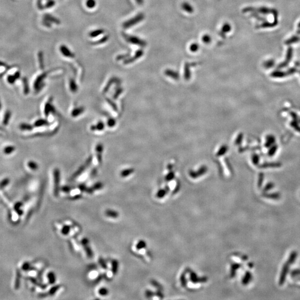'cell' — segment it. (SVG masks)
Instances as JSON below:
<instances>
[{"label":"cell","instance_id":"cell-1","mask_svg":"<svg viewBox=\"0 0 300 300\" xmlns=\"http://www.w3.org/2000/svg\"><path fill=\"white\" fill-rule=\"evenodd\" d=\"M144 18V15L143 13H139L136 16L130 19L129 20L126 21L124 22L123 24V27L125 29L130 28L131 27H132L134 26L135 24H137L143 20Z\"/></svg>","mask_w":300,"mask_h":300},{"label":"cell","instance_id":"cell-2","mask_svg":"<svg viewBox=\"0 0 300 300\" xmlns=\"http://www.w3.org/2000/svg\"><path fill=\"white\" fill-rule=\"evenodd\" d=\"M54 177V195L57 196L60 190V172L58 168L55 169L53 172Z\"/></svg>","mask_w":300,"mask_h":300},{"label":"cell","instance_id":"cell-3","mask_svg":"<svg viewBox=\"0 0 300 300\" xmlns=\"http://www.w3.org/2000/svg\"><path fill=\"white\" fill-rule=\"evenodd\" d=\"M123 35L124 38L126 39V40L131 44L141 46H146V42L144 41L139 38L137 37L129 36V35H125V34Z\"/></svg>","mask_w":300,"mask_h":300},{"label":"cell","instance_id":"cell-4","mask_svg":"<svg viewBox=\"0 0 300 300\" xmlns=\"http://www.w3.org/2000/svg\"><path fill=\"white\" fill-rule=\"evenodd\" d=\"M47 75V73L45 72V73H42V75H41L37 78L36 80H35V83H34V88L36 91H39L42 89V85H43L44 81Z\"/></svg>","mask_w":300,"mask_h":300},{"label":"cell","instance_id":"cell-5","mask_svg":"<svg viewBox=\"0 0 300 300\" xmlns=\"http://www.w3.org/2000/svg\"><path fill=\"white\" fill-rule=\"evenodd\" d=\"M91 161H92V157H89V158H88L87 160L86 161L85 165H83V166L80 167L79 168V169L72 175V176L71 180H73V179H76L77 176H78L80 174H81L82 172H83V171L85 170L86 168L89 166L90 163H91Z\"/></svg>","mask_w":300,"mask_h":300},{"label":"cell","instance_id":"cell-6","mask_svg":"<svg viewBox=\"0 0 300 300\" xmlns=\"http://www.w3.org/2000/svg\"><path fill=\"white\" fill-rule=\"evenodd\" d=\"M60 50L61 51L62 54L65 56V57H69V58H73L75 57L74 53L72 52L65 45H62L60 47Z\"/></svg>","mask_w":300,"mask_h":300},{"label":"cell","instance_id":"cell-7","mask_svg":"<svg viewBox=\"0 0 300 300\" xmlns=\"http://www.w3.org/2000/svg\"><path fill=\"white\" fill-rule=\"evenodd\" d=\"M82 244L84 246L86 253L87 254L89 257H92L93 256V253L89 246V240L86 239H83L82 240Z\"/></svg>","mask_w":300,"mask_h":300},{"label":"cell","instance_id":"cell-8","mask_svg":"<svg viewBox=\"0 0 300 300\" xmlns=\"http://www.w3.org/2000/svg\"><path fill=\"white\" fill-rule=\"evenodd\" d=\"M143 54V52L142 51V50H138V51L136 53V54L134 55V57L130 58L128 59V60H126V61L124 62V63L125 64H130V63H132L134 61H135L136 60H137V59L139 58L140 57H141Z\"/></svg>","mask_w":300,"mask_h":300},{"label":"cell","instance_id":"cell-9","mask_svg":"<svg viewBox=\"0 0 300 300\" xmlns=\"http://www.w3.org/2000/svg\"><path fill=\"white\" fill-rule=\"evenodd\" d=\"M103 150V146L102 145V144L101 143L98 144L96 146V151L97 152L98 161L100 163L102 162V154Z\"/></svg>","mask_w":300,"mask_h":300},{"label":"cell","instance_id":"cell-10","mask_svg":"<svg viewBox=\"0 0 300 300\" xmlns=\"http://www.w3.org/2000/svg\"><path fill=\"white\" fill-rule=\"evenodd\" d=\"M55 112V109H54V107L53 106L52 104L51 103V102L50 101V102H47L46 105H45V116L47 117L49 115V114H50V112Z\"/></svg>","mask_w":300,"mask_h":300},{"label":"cell","instance_id":"cell-11","mask_svg":"<svg viewBox=\"0 0 300 300\" xmlns=\"http://www.w3.org/2000/svg\"><path fill=\"white\" fill-rule=\"evenodd\" d=\"M84 111H85V109L83 107H78L77 109H75L72 111V113H71L72 116L74 117L78 116L81 114H82L84 112Z\"/></svg>","mask_w":300,"mask_h":300},{"label":"cell","instance_id":"cell-12","mask_svg":"<svg viewBox=\"0 0 300 300\" xmlns=\"http://www.w3.org/2000/svg\"><path fill=\"white\" fill-rule=\"evenodd\" d=\"M105 214L107 217H109L112 219H116L118 217V213L117 212L112 210H107L105 212Z\"/></svg>","mask_w":300,"mask_h":300},{"label":"cell","instance_id":"cell-13","mask_svg":"<svg viewBox=\"0 0 300 300\" xmlns=\"http://www.w3.org/2000/svg\"><path fill=\"white\" fill-rule=\"evenodd\" d=\"M49 124V122L44 119H39L35 122L34 126L36 127H41V126L48 125Z\"/></svg>","mask_w":300,"mask_h":300},{"label":"cell","instance_id":"cell-14","mask_svg":"<svg viewBox=\"0 0 300 300\" xmlns=\"http://www.w3.org/2000/svg\"><path fill=\"white\" fill-rule=\"evenodd\" d=\"M11 112L10 110H7L5 112V114H4V120H3V123L4 125L6 126L8 124V122L10 121V118H11Z\"/></svg>","mask_w":300,"mask_h":300},{"label":"cell","instance_id":"cell-15","mask_svg":"<svg viewBox=\"0 0 300 300\" xmlns=\"http://www.w3.org/2000/svg\"><path fill=\"white\" fill-rule=\"evenodd\" d=\"M44 20L47 21L48 22H51L52 23H55V24H60V21L57 20L56 18L52 16L51 15H49V14L45 15V19Z\"/></svg>","mask_w":300,"mask_h":300},{"label":"cell","instance_id":"cell-16","mask_svg":"<svg viewBox=\"0 0 300 300\" xmlns=\"http://www.w3.org/2000/svg\"><path fill=\"white\" fill-rule=\"evenodd\" d=\"M104 127H105L104 123L102 122H98L97 125L91 126V130L92 131H95V130L101 131L103 130Z\"/></svg>","mask_w":300,"mask_h":300},{"label":"cell","instance_id":"cell-17","mask_svg":"<svg viewBox=\"0 0 300 300\" xmlns=\"http://www.w3.org/2000/svg\"><path fill=\"white\" fill-rule=\"evenodd\" d=\"M182 8H183V10L184 11H185L186 12H188V13H192L194 12V8L192 7V6L187 2H184L182 4Z\"/></svg>","mask_w":300,"mask_h":300},{"label":"cell","instance_id":"cell-18","mask_svg":"<svg viewBox=\"0 0 300 300\" xmlns=\"http://www.w3.org/2000/svg\"><path fill=\"white\" fill-rule=\"evenodd\" d=\"M105 32V31L102 29H99V30H94L93 31L89 33V36L91 37H98V36L101 35L102 33H103Z\"/></svg>","mask_w":300,"mask_h":300},{"label":"cell","instance_id":"cell-19","mask_svg":"<svg viewBox=\"0 0 300 300\" xmlns=\"http://www.w3.org/2000/svg\"><path fill=\"white\" fill-rule=\"evenodd\" d=\"M22 82H23V85H24V93L27 95L30 92L28 81L26 77H24L22 79Z\"/></svg>","mask_w":300,"mask_h":300},{"label":"cell","instance_id":"cell-20","mask_svg":"<svg viewBox=\"0 0 300 300\" xmlns=\"http://www.w3.org/2000/svg\"><path fill=\"white\" fill-rule=\"evenodd\" d=\"M47 277H48V280H49L50 284H52L55 283V282L56 281V276H55V273L53 272H49L47 275Z\"/></svg>","mask_w":300,"mask_h":300},{"label":"cell","instance_id":"cell-21","mask_svg":"<svg viewBox=\"0 0 300 300\" xmlns=\"http://www.w3.org/2000/svg\"><path fill=\"white\" fill-rule=\"evenodd\" d=\"M69 88H70L71 91L73 93L77 92L78 87H77V85L76 83V82L74 80L71 79L69 81Z\"/></svg>","mask_w":300,"mask_h":300},{"label":"cell","instance_id":"cell-22","mask_svg":"<svg viewBox=\"0 0 300 300\" xmlns=\"http://www.w3.org/2000/svg\"><path fill=\"white\" fill-rule=\"evenodd\" d=\"M118 268V262L116 260H113L112 262V271L114 275H116L117 273Z\"/></svg>","mask_w":300,"mask_h":300},{"label":"cell","instance_id":"cell-23","mask_svg":"<svg viewBox=\"0 0 300 300\" xmlns=\"http://www.w3.org/2000/svg\"><path fill=\"white\" fill-rule=\"evenodd\" d=\"M27 166L32 170H36L38 168V165L36 162L33 161H30L27 163Z\"/></svg>","mask_w":300,"mask_h":300},{"label":"cell","instance_id":"cell-24","mask_svg":"<svg viewBox=\"0 0 300 300\" xmlns=\"http://www.w3.org/2000/svg\"><path fill=\"white\" fill-rule=\"evenodd\" d=\"M134 172V170L132 169H125L124 170L122 171L120 175L122 177H125L127 176H129L130 174H132Z\"/></svg>","mask_w":300,"mask_h":300},{"label":"cell","instance_id":"cell-25","mask_svg":"<svg viewBox=\"0 0 300 300\" xmlns=\"http://www.w3.org/2000/svg\"><path fill=\"white\" fill-rule=\"evenodd\" d=\"M15 150V147L13 146H8L4 149V152L6 154H10Z\"/></svg>","mask_w":300,"mask_h":300},{"label":"cell","instance_id":"cell-26","mask_svg":"<svg viewBox=\"0 0 300 300\" xmlns=\"http://www.w3.org/2000/svg\"><path fill=\"white\" fill-rule=\"evenodd\" d=\"M20 128L22 130L30 131V130H33V127L31 125H29V124H27V123H23L21 124L20 126Z\"/></svg>","mask_w":300,"mask_h":300},{"label":"cell","instance_id":"cell-27","mask_svg":"<svg viewBox=\"0 0 300 300\" xmlns=\"http://www.w3.org/2000/svg\"><path fill=\"white\" fill-rule=\"evenodd\" d=\"M38 60H39V64L40 67L41 69H44V55L42 52L38 53Z\"/></svg>","mask_w":300,"mask_h":300},{"label":"cell","instance_id":"cell-28","mask_svg":"<svg viewBox=\"0 0 300 300\" xmlns=\"http://www.w3.org/2000/svg\"><path fill=\"white\" fill-rule=\"evenodd\" d=\"M230 30H231V26H230V24H227V23H226V24H223V26H222V31L221 32V33L225 34L226 33H228L229 31H230Z\"/></svg>","mask_w":300,"mask_h":300},{"label":"cell","instance_id":"cell-29","mask_svg":"<svg viewBox=\"0 0 300 300\" xmlns=\"http://www.w3.org/2000/svg\"><path fill=\"white\" fill-rule=\"evenodd\" d=\"M86 6L89 8H93L96 5L95 0H87L86 2Z\"/></svg>","mask_w":300,"mask_h":300},{"label":"cell","instance_id":"cell-30","mask_svg":"<svg viewBox=\"0 0 300 300\" xmlns=\"http://www.w3.org/2000/svg\"><path fill=\"white\" fill-rule=\"evenodd\" d=\"M70 231V227L69 226H64L61 229V232L64 235H67Z\"/></svg>","mask_w":300,"mask_h":300},{"label":"cell","instance_id":"cell-31","mask_svg":"<svg viewBox=\"0 0 300 300\" xmlns=\"http://www.w3.org/2000/svg\"><path fill=\"white\" fill-rule=\"evenodd\" d=\"M98 293L101 296H106L109 293V291L107 288H105V287H102V288H100L98 291Z\"/></svg>","mask_w":300,"mask_h":300},{"label":"cell","instance_id":"cell-32","mask_svg":"<svg viewBox=\"0 0 300 300\" xmlns=\"http://www.w3.org/2000/svg\"><path fill=\"white\" fill-rule=\"evenodd\" d=\"M202 40L204 43H205V44H209L211 42V37L209 35H204L203 36Z\"/></svg>","mask_w":300,"mask_h":300},{"label":"cell","instance_id":"cell-33","mask_svg":"<svg viewBox=\"0 0 300 300\" xmlns=\"http://www.w3.org/2000/svg\"><path fill=\"white\" fill-rule=\"evenodd\" d=\"M102 187H103V184L101 183H98L93 185L92 188L93 190H98L101 189Z\"/></svg>","mask_w":300,"mask_h":300},{"label":"cell","instance_id":"cell-34","mask_svg":"<svg viewBox=\"0 0 300 300\" xmlns=\"http://www.w3.org/2000/svg\"><path fill=\"white\" fill-rule=\"evenodd\" d=\"M9 182H10V180L7 179H5L4 180H3L1 183H0V187L1 188H3L4 187L6 186L7 185H8V183H9Z\"/></svg>","mask_w":300,"mask_h":300},{"label":"cell","instance_id":"cell-35","mask_svg":"<svg viewBox=\"0 0 300 300\" xmlns=\"http://www.w3.org/2000/svg\"><path fill=\"white\" fill-rule=\"evenodd\" d=\"M108 39H109L108 36H106L104 37H103V38H102V39H101V40H98V41H96V42H95V44H95V45H100V44H101L102 43L105 42L106 41H107L108 40Z\"/></svg>","mask_w":300,"mask_h":300},{"label":"cell","instance_id":"cell-36","mask_svg":"<svg viewBox=\"0 0 300 300\" xmlns=\"http://www.w3.org/2000/svg\"><path fill=\"white\" fill-rule=\"evenodd\" d=\"M146 246V243H145V242L143 241H140L138 242V243L136 245V248L140 250V249H141V248H145Z\"/></svg>","mask_w":300,"mask_h":300},{"label":"cell","instance_id":"cell-37","mask_svg":"<svg viewBox=\"0 0 300 300\" xmlns=\"http://www.w3.org/2000/svg\"><path fill=\"white\" fill-rule=\"evenodd\" d=\"M199 46L197 44H193L191 45L190 50L192 52H196L199 50Z\"/></svg>","mask_w":300,"mask_h":300},{"label":"cell","instance_id":"cell-38","mask_svg":"<svg viewBox=\"0 0 300 300\" xmlns=\"http://www.w3.org/2000/svg\"><path fill=\"white\" fill-rule=\"evenodd\" d=\"M115 124H116V121L112 118H110L107 121V125L110 127H112L115 125Z\"/></svg>","mask_w":300,"mask_h":300},{"label":"cell","instance_id":"cell-39","mask_svg":"<svg viewBox=\"0 0 300 300\" xmlns=\"http://www.w3.org/2000/svg\"><path fill=\"white\" fill-rule=\"evenodd\" d=\"M55 4V2L53 0H49L48 2L46 5V8H51V7H53Z\"/></svg>","mask_w":300,"mask_h":300},{"label":"cell","instance_id":"cell-40","mask_svg":"<svg viewBox=\"0 0 300 300\" xmlns=\"http://www.w3.org/2000/svg\"><path fill=\"white\" fill-rule=\"evenodd\" d=\"M59 286H54L53 287L51 288L50 290V295H53L55 292L57 291L58 290V289L59 288Z\"/></svg>","mask_w":300,"mask_h":300},{"label":"cell","instance_id":"cell-41","mask_svg":"<svg viewBox=\"0 0 300 300\" xmlns=\"http://www.w3.org/2000/svg\"><path fill=\"white\" fill-rule=\"evenodd\" d=\"M99 263L101 265V267L103 268L106 269L107 268V266H106V264L105 262L103 259H102V258H100L99 259Z\"/></svg>","mask_w":300,"mask_h":300},{"label":"cell","instance_id":"cell-42","mask_svg":"<svg viewBox=\"0 0 300 300\" xmlns=\"http://www.w3.org/2000/svg\"><path fill=\"white\" fill-rule=\"evenodd\" d=\"M30 264H29V263H27V262H25V263L24 264L23 266H22V270L26 271V270H29V269H30Z\"/></svg>","mask_w":300,"mask_h":300},{"label":"cell","instance_id":"cell-43","mask_svg":"<svg viewBox=\"0 0 300 300\" xmlns=\"http://www.w3.org/2000/svg\"><path fill=\"white\" fill-rule=\"evenodd\" d=\"M61 190L63 191L64 192H69V191L71 190V187L69 186H64L62 188Z\"/></svg>","mask_w":300,"mask_h":300},{"label":"cell","instance_id":"cell-44","mask_svg":"<svg viewBox=\"0 0 300 300\" xmlns=\"http://www.w3.org/2000/svg\"><path fill=\"white\" fill-rule=\"evenodd\" d=\"M136 1L140 5H141L143 4V0H136Z\"/></svg>","mask_w":300,"mask_h":300},{"label":"cell","instance_id":"cell-45","mask_svg":"<svg viewBox=\"0 0 300 300\" xmlns=\"http://www.w3.org/2000/svg\"><path fill=\"white\" fill-rule=\"evenodd\" d=\"M1 109V101H0V110Z\"/></svg>","mask_w":300,"mask_h":300}]
</instances>
